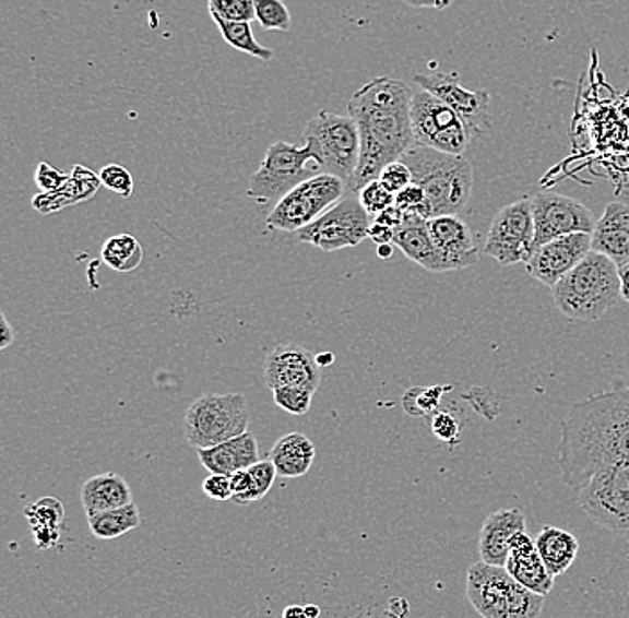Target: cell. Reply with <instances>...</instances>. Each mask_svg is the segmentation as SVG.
I'll list each match as a JSON object with an SVG mask.
<instances>
[{
	"label": "cell",
	"instance_id": "5",
	"mask_svg": "<svg viewBox=\"0 0 629 618\" xmlns=\"http://www.w3.org/2000/svg\"><path fill=\"white\" fill-rule=\"evenodd\" d=\"M467 599L482 618H538L546 597L522 586L505 567L477 561L467 572Z\"/></svg>",
	"mask_w": 629,
	"mask_h": 618
},
{
	"label": "cell",
	"instance_id": "24",
	"mask_svg": "<svg viewBox=\"0 0 629 618\" xmlns=\"http://www.w3.org/2000/svg\"><path fill=\"white\" fill-rule=\"evenodd\" d=\"M100 187L103 182L98 174L83 165H75L64 187L56 192H39L31 204L41 215H50V213L61 212L64 207L75 206V204L94 199Z\"/></svg>",
	"mask_w": 629,
	"mask_h": 618
},
{
	"label": "cell",
	"instance_id": "35",
	"mask_svg": "<svg viewBox=\"0 0 629 618\" xmlns=\"http://www.w3.org/2000/svg\"><path fill=\"white\" fill-rule=\"evenodd\" d=\"M356 197H358V201L361 202V206L365 207V212L369 213L372 218L383 212V210H387V207L392 206L393 202H395V195L390 193L389 190L381 185L379 179L367 182V185L356 193Z\"/></svg>",
	"mask_w": 629,
	"mask_h": 618
},
{
	"label": "cell",
	"instance_id": "7",
	"mask_svg": "<svg viewBox=\"0 0 629 618\" xmlns=\"http://www.w3.org/2000/svg\"><path fill=\"white\" fill-rule=\"evenodd\" d=\"M249 429V409L244 393H207L190 404L185 415V437L199 449L240 437Z\"/></svg>",
	"mask_w": 629,
	"mask_h": 618
},
{
	"label": "cell",
	"instance_id": "18",
	"mask_svg": "<svg viewBox=\"0 0 629 618\" xmlns=\"http://www.w3.org/2000/svg\"><path fill=\"white\" fill-rule=\"evenodd\" d=\"M428 226L446 272L463 271L479 261V252L471 227L460 216H435L429 218Z\"/></svg>",
	"mask_w": 629,
	"mask_h": 618
},
{
	"label": "cell",
	"instance_id": "31",
	"mask_svg": "<svg viewBox=\"0 0 629 618\" xmlns=\"http://www.w3.org/2000/svg\"><path fill=\"white\" fill-rule=\"evenodd\" d=\"M104 263L117 272L137 271L143 261V247L133 235H115L100 249Z\"/></svg>",
	"mask_w": 629,
	"mask_h": 618
},
{
	"label": "cell",
	"instance_id": "19",
	"mask_svg": "<svg viewBox=\"0 0 629 618\" xmlns=\"http://www.w3.org/2000/svg\"><path fill=\"white\" fill-rule=\"evenodd\" d=\"M505 569L513 580L533 590L535 594L546 597L555 589V575L550 574L546 563L542 560L536 550L535 540L527 535V531H521L511 538L510 556H508Z\"/></svg>",
	"mask_w": 629,
	"mask_h": 618
},
{
	"label": "cell",
	"instance_id": "16",
	"mask_svg": "<svg viewBox=\"0 0 629 618\" xmlns=\"http://www.w3.org/2000/svg\"><path fill=\"white\" fill-rule=\"evenodd\" d=\"M590 252H592L590 233L560 236L544 246L536 247L526 263V271L531 277L541 281L542 285L553 288L561 277H566L572 269L580 265Z\"/></svg>",
	"mask_w": 629,
	"mask_h": 618
},
{
	"label": "cell",
	"instance_id": "48",
	"mask_svg": "<svg viewBox=\"0 0 629 618\" xmlns=\"http://www.w3.org/2000/svg\"><path fill=\"white\" fill-rule=\"evenodd\" d=\"M15 342V331L11 329L10 322L5 319L4 313H0V348L10 347Z\"/></svg>",
	"mask_w": 629,
	"mask_h": 618
},
{
	"label": "cell",
	"instance_id": "4",
	"mask_svg": "<svg viewBox=\"0 0 629 618\" xmlns=\"http://www.w3.org/2000/svg\"><path fill=\"white\" fill-rule=\"evenodd\" d=\"M401 162L408 165L413 182L426 193L429 218L458 215L467 207L474 187V170L465 157L415 145L401 157Z\"/></svg>",
	"mask_w": 629,
	"mask_h": 618
},
{
	"label": "cell",
	"instance_id": "25",
	"mask_svg": "<svg viewBox=\"0 0 629 618\" xmlns=\"http://www.w3.org/2000/svg\"><path fill=\"white\" fill-rule=\"evenodd\" d=\"M81 502L86 515H94L98 511L117 510L133 502V494L128 482L115 472H106L90 477L81 488Z\"/></svg>",
	"mask_w": 629,
	"mask_h": 618
},
{
	"label": "cell",
	"instance_id": "53",
	"mask_svg": "<svg viewBox=\"0 0 629 618\" xmlns=\"http://www.w3.org/2000/svg\"><path fill=\"white\" fill-rule=\"evenodd\" d=\"M306 617L308 618H319L320 617V608L317 604H308L305 606Z\"/></svg>",
	"mask_w": 629,
	"mask_h": 618
},
{
	"label": "cell",
	"instance_id": "52",
	"mask_svg": "<svg viewBox=\"0 0 629 618\" xmlns=\"http://www.w3.org/2000/svg\"><path fill=\"white\" fill-rule=\"evenodd\" d=\"M378 255L381 260H390L393 255V243H383V246H378Z\"/></svg>",
	"mask_w": 629,
	"mask_h": 618
},
{
	"label": "cell",
	"instance_id": "26",
	"mask_svg": "<svg viewBox=\"0 0 629 618\" xmlns=\"http://www.w3.org/2000/svg\"><path fill=\"white\" fill-rule=\"evenodd\" d=\"M314 443L302 432H288L272 447L271 460L277 468V476L297 479L310 472L313 465Z\"/></svg>",
	"mask_w": 629,
	"mask_h": 618
},
{
	"label": "cell",
	"instance_id": "22",
	"mask_svg": "<svg viewBox=\"0 0 629 618\" xmlns=\"http://www.w3.org/2000/svg\"><path fill=\"white\" fill-rule=\"evenodd\" d=\"M393 246L401 249L413 263L423 266L424 271L435 274L446 272L437 247L432 243L428 218L417 213H404L403 224L393 231Z\"/></svg>",
	"mask_w": 629,
	"mask_h": 618
},
{
	"label": "cell",
	"instance_id": "12",
	"mask_svg": "<svg viewBox=\"0 0 629 618\" xmlns=\"http://www.w3.org/2000/svg\"><path fill=\"white\" fill-rule=\"evenodd\" d=\"M370 224V215L365 212L358 197H344L295 235L297 240L320 251L336 252L364 243L369 238Z\"/></svg>",
	"mask_w": 629,
	"mask_h": 618
},
{
	"label": "cell",
	"instance_id": "36",
	"mask_svg": "<svg viewBox=\"0 0 629 618\" xmlns=\"http://www.w3.org/2000/svg\"><path fill=\"white\" fill-rule=\"evenodd\" d=\"M98 177H100L103 187L108 188L109 192L117 193V195L123 197V199H129V197L133 195V176H131L128 168L122 167V165H118V163L106 165V167L98 173Z\"/></svg>",
	"mask_w": 629,
	"mask_h": 618
},
{
	"label": "cell",
	"instance_id": "2",
	"mask_svg": "<svg viewBox=\"0 0 629 618\" xmlns=\"http://www.w3.org/2000/svg\"><path fill=\"white\" fill-rule=\"evenodd\" d=\"M413 90L401 79L376 78L351 97L347 109L358 126V170L349 182L356 193L376 181L390 163L399 162L415 147L412 128Z\"/></svg>",
	"mask_w": 629,
	"mask_h": 618
},
{
	"label": "cell",
	"instance_id": "15",
	"mask_svg": "<svg viewBox=\"0 0 629 618\" xmlns=\"http://www.w3.org/2000/svg\"><path fill=\"white\" fill-rule=\"evenodd\" d=\"M418 88L426 90L429 94L448 104L449 108L456 111L467 126L471 136H482L490 129V94L488 92H472L460 83L456 74H418L413 78Z\"/></svg>",
	"mask_w": 629,
	"mask_h": 618
},
{
	"label": "cell",
	"instance_id": "46",
	"mask_svg": "<svg viewBox=\"0 0 629 618\" xmlns=\"http://www.w3.org/2000/svg\"><path fill=\"white\" fill-rule=\"evenodd\" d=\"M369 238L376 246H383V243H393V229L390 227L381 226L372 222L369 229Z\"/></svg>",
	"mask_w": 629,
	"mask_h": 618
},
{
	"label": "cell",
	"instance_id": "21",
	"mask_svg": "<svg viewBox=\"0 0 629 618\" xmlns=\"http://www.w3.org/2000/svg\"><path fill=\"white\" fill-rule=\"evenodd\" d=\"M592 251L614 261L615 265L629 263V206L625 202H609L592 231Z\"/></svg>",
	"mask_w": 629,
	"mask_h": 618
},
{
	"label": "cell",
	"instance_id": "37",
	"mask_svg": "<svg viewBox=\"0 0 629 618\" xmlns=\"http://www.w3.org/2000/svg\"><path fill=\"white\" fill-rule=\"evenodd\" d=\"M210 15H218L224 20L236 22H252L256 20L254 0H210Z\"/></svg>",
	"mask_w": 629,
	"mask_h": 618
},
{
	"label": "cell",
	"instance_id": "27",
	"mask_svg": "<svg viewBox=\"0 0 629 618\" xmlns=\"http://www.w3.org/2000/svg\"><path fill=\"white\" fill-rule=\"evenodd\" d=\"M535 547L555 578L566 574L580 552L578 538L569 531L555 527V525L542 527L541 533L535 536Z\"/></svg>",
	"mask_w": 629,
	"mask_h": 618
},
{
	"label": "cell",
	"instance_id": "11",
	"mask_svg": "<svg viewBox=\"0 0 629 618\" xmlns=\"http://www.w3.org/2000/svg\"><path fill=\"white\" fill-rule=\"evenodd\" d=\"M412 128L417 145L440 153L463 156L471 143L467 126L456 111L423 88L413 90Z\"/></svg>",
	"mask_w": 629,
	"mask_h": 618
},
{
	"label": "cell",
	"instance_id": "45",
	"mask_svg": "<svg viewBox=\"0 0 629 618\" xmlns=\"http://www.w3.org/2000/svg\"><path fill=\"white\" fill-rule=\"evenodd\" d=\"M404 213L399 210L395 204L392 206L387 207L383 212L379 213V215L373 216V221L376 224H381V226L390 227V229H397L401 224H403Z\"/></svg>",
	"mask_w": 629,
	"mask_h": 618
},
{
	"label": "cell",
	"instance_id": "33",
	"mask_svg": "<svg viewBox=\"0 0 629 618\" xmlns=\"http://www.w3.org/2000/svg\"><path fill=\"white\" fill-rule=\"evenodd\" d=\"M258 24L266 31H290V11L281 0H254Z\"/></svg>",
	"mask_w": 629,
	"mask_h": 618
},
{
	"label": "cell",
	"instance_id": "44",
	"mask_svg": "<svg viewBox=\"0 0 629 618\" xmlns=\"http://www.w3.org/2000/svg\"><path fill=\"white\" fill-rule=\"evenodd\" d=\"M229 477H232L233 501L240 506L252 504V477L249 471L247 468L238 471Z\"/></svg>",
	"mask_w": 629,
	"mask_h": 618
},
{
	"label": "cell",
	"instance_id": "14",
	"mask_svg": "<svg viewBox=\"0 0 629 618\" xmlns=\"http://www.w3.org/2000/svg\"><path fill=\"white\" fill-rule=\"evenodd\" d=\"M535 222V249L560 236L594 231V215L585 204L558 193H536L531 197Z\"/></svg>",
	"mask_w": 629,
	"mask_h": 618
},
{
	"label": "cell",
	"instance_id": "40",
	"mask_svg": "<svg viewBox=\"0 0 629 618\" xmlns=\"http://www.w3.org/2000/svg\"><path fill=\"white\" fill-rule=\"evenodd\" d=\"M393 204L403 213H417L429 221L428 199H426L423 188L415 182L404 188L403 192H399Z\"/></svg>",
	"mask_w": 629,
	"mask_h": 618
},
{
	"label": "cell",
	"instance_id": "49",
	"mask_svg": "<svg viewBox=\"0 0 629 618\" xmlns=\"http://www.w3.org/2000/svg\"><path fill=\"white\" fill-rule=\"evenodd\" d=\"M619 277H620V295H622V300L629 302V263L628 265L620 266Z\"/></svg>",
	"mask_w": 629,
	"mask_h": 618
},
{
	"label": "cell",
	"instance_id": "43",
	"mask_svg": "<svg viewBox=\"0 0 629 618\" xmlns=\"http://www.w3.org/2000/svg\"><path fill=\"white\" fill-rule=\"evenodd\" d=\"M202 491L212 501H229L233 499L232 477L222 474H210L202 483Z\"/></svg>",
	"mask_w": 629,
	"mask_h": 618
},
{
	"label": "cell",
	"instance_id": "51",
	"mask_svg": "<svg viewBox=\"0 0 629 618\" xmlns=\"http://www.w3.org/2000/svg\"><path fill=\"white\" fill-rule=\"evenodd\" d=\"M314 358H317V364H319V367H330V365H333L334 361V354L333 353H320L317 354V356H314Z\"/></svg>",
	"mask_w": 629,
	"mask_h": 618
},
{
	"label": "cell",
	"instance_id": "29",
	"mask_svg": "<svg viewBox=\"0 0 629 618\" xmlns=\"http://www.w3.org/2000/svg\"><path fill=\"white\" fill-rule=\"evenodd\" d=\"M90 531L98 540H115L142 525V515L134 502L117 510L98 511L88 515Z\"/></svg>",
	"mask_w": 629,
	"mask_h": 618
},
{
	"label": "cell",
	"instance_id": "3",
	"mask_svg": "<svg viewBox=\"0 0 629 618\" xmlns=\"http://www.w3.org/2000/svg\"><path fill=\"white\" fill-rule=\"evenodd\" d=\"M550 292L563 317L578 322H594L603 319L622 299L619 266L606 255L592 251Z\"/></svg>",
	"mask_w": 629,
	"mask_h": 618
},
{
	"label": "cell",
	"instance_id": "13",
	"mask_svg": "<svg viewBox=\"0 0 629 618\" xmlns=\"http://www.w3.org/2000/svg\"><path fill=\"white\" fill-rule=\"evenodd\" d=\"M535 252V222L531 212V199L501 207L491 221L485 240V254L502 266L526 265Z\"/></svg>",
	"mask_w": 629,
	"mask_h": 618
},
{
	"label": "cell",
	"instance_id": "30",
	"mask_svg": "<svg viewBox=\"0 0 629 618\" xmlns=\"http://www.w3.org/2000/svg\"><path fill=\"white\" fill-rule=\"evenodd\" d=\"M213 22L221 31L222 38L227 45H232L233 49L244 55L252 56V58L261 59V61H271L274 58V52L269 47L256 39L254 31H252L251 22H236V20H224L218 15H212Z\"/></svg>",
	"mask_w": 629,
	"mask_h": 618
},
{
	"label": "cell",
	"instance_id": "10",
	"mask_svg": "<svg viewBox=\"0 0 629 618\" xmlns=\"http://www.w3.org/2000/svg\"><path fill=\"white\" fill-rule=\"evenodd\" d=\"M578 502L595 524L614 535L629 536V462L595 472L578 490Z\"/></svg>",
	"mask_w": 629,
	"mask_h": 618
},
{
	"label": "cell",
	"instance_id": "20",
	"mask_svg": "<svg viewBox=\"0 0 629 618\" xmlns=\"http://www.w3.org/2000/svg\"><path fill=\"white\" fill-rule=\"evenodd\" d=\"M521 531H526V519H524V513L517 508L499 510L488 515L483 522L479 542H477L482 561L505 567L510 556L511 538Z\"/></svg>",
	"mask_w": 629,
	"mask_h": 618
},
{
	"label": "cell",
	"instance_id": "42",
	"mask_svg": "<svg viewBox=\"0 0 629 618\" xmlns=\"http://www.w3.org/2000/svg\"><path fill=\"white\" fill-rule=\"evenodd\" d=\"M70 174L61 173L58 168L52 167L49 163H39L36 167L35 182L39 192H56L59 188L64 187L69 181Z\"/></svg>",
	"mask_w": 629,
	"mask_h": 618
},
{
	"label": "cell",
	"instance_id": "23",
	"mask_svg": "<svg viewBox=\"0 0 629 618\" xmlns=\"http://www.w3.org/2000/svg\"><path fill=\"white\" fill-rule=\"evenodd\" d=\"M197 456L210 474L222 476H233L235 472L246 471L260 462L258 442L249 431L210 449H199Z\"/></svg>",
	"mask_w": 629,
	"mask_h": 618
},
{
	"label": "cell",
	"instance_id": "9",
	"mask_svg": "<svg viewBox=\"0 0 629 618\" xmlns=\"http://www.w3.org/2000/svg\"><path fill=\"white\" fill-rule=\"evenodd\" d=\"M347 182L333 174L320 173L299 182L285 197L275 202L266 216V227L272 231L297 233L336 202L344 199Z\"/></svg>",
	"mask_w": 629,
	"mask_h": 618
},
{
	"label": "cell",
	"instance_id": "38",
	"mask_svg": "<svg viewBox=\"0 0 629 618\" xmlns=\"http://www.w3.org/2000/svg\"><path fill=\"white\" fill-rule=\"evenodd\" d=\"M252 477V502H258L271 491L274 486L277 468L271 460H260L247 468Z\"/></svg>",
	"mask_w": 629,
	"mask_h": 618
},
{
	"label": "cell",
	"instance_id": "1",
	"mask_svg": "<svg viewBox=\"0 0 629 618\" xmlns=\"http://www.w3.org/2000/svg\"><path fill=\"white\" fill-rule=\"evenodd\" d=\"M629 462V387L597 393L570 407L561 424V479L581 490L595 472Z\"/></svg>",
	"mask_w": 629,
	"mask_h": 618
},
{
	"label": "cell",
	"instance_id": "34",
	"mask_svg": "<svg viewBox=\"0 0 629 618\" xmlns=\"http://www.w3.org/2000/svg\"><path fill=\"white\" fill-rule=\"evenodd\" d=\"M313 395V392L302 388L283 387L272 390L274 403L290 415H306L310 412Z\"/></svg>",
	"mask_w": 629,
	"mask_h": 618
},
{
	"label": "cell",
	"instance_id": "47",
	"mask_svg": "<svg viewBox=\"0 0 629 618\" xmlns=\"http://www.w3.org/2000/svg\"><path fill=\"white\" fill-rule=\"evenodd\" d=\"M406 4L418 8V10L443 11L451 8L452 0H404Z\"/></svg>",
	"mask_w": 629,
	"mask_h": 618
},
{
	"label": "cell",
	"instance_id": "6",
	"mask_svg": "<svg viewBox=\"0 0 629 618\" xmlns=\"http://www.w3.org/2000/svg\"><path fill=\"white\" fill-rule=\"evenodd\" d=\"M320 173H322L320 157L310 143L299 147L294 143L275 142L266 148L263 162L252 174L247 197L261 204L277 202L299 182Z\"/></svg>",
	"mask_w": 629,
	"mask_h": 618
},
{
	"label": "cell",
	"instance_id": "39",
	"mask_svg": "<svg viewBox=\"0 0 629 618\" xmlns=\"http://www.w3.org/2000/svg\"><path fill=\"white\" fill-rule=\"evenodd\" d=\"M378 179L390 193L397 195L399 192H403L404 188L412 185L413 174L408 165L399 159V162L387 165V167L381 170V174H379Z\"/></svg>",
	"mask_w": 629,
	"mask_h": 618
},
{
	"label": "cell",
	"instance_id": "17",
	"mask_svg": "<svg viewBox=\"0 0 629 618\" xmlns=\"http://www.w3.org/2000/svg\"><path fill=\"white\" fill-rule=\"evenodd\" d=\"M263 379L269 390L294 387L317 392L322 381L319 364L308 348L281 344L266 354Z\"/></svg>",
	"mask_w": 629,
	"mask_h": 618
},
{
	"label": "cell",
	"instance_id": "50",
	"mask_svg": "<svg viewBox=\"0 0 629 618\" xmlns=\"http://www.w3.org/2000/svg\"><path fill=\"white\" fill-rule=\"evenodd\" d=\"M283 618H308L306 617L305 606H297V604H292V606H286L283 609Z\"/></svg>",
	"mask_w": 629,
	"mask_h": 618
},
{
	"label": "cell",
	"instance_id": "41",
	"mask_svg": "<svg viewBox=\"0 0 629 618\" xmlns=\"http://www.w3.org/2000/svg\"><path fill=\"white\" fill-rule=\"evenodd\" d=\"M431 431L435 432V437L438 440L454 445V443L460 442L462 426H460V420L452 413L438 409L431 417Z\"/></svg>",
	"mask_w": 629,
	"mask_h": 618
},
{
	"label": "cell",
	"instance_id": "32",
	"mask_svg": "<svg viewBox=\"0 0 629 618\" xmlns=\"http://www.w3.org/2000/svg\"><path fill=\"white\" fill-rule=\"evenodd\" d=\"M452 387H415L404 393V412L412 417H429L438 412L443 393Z\"/></svg>",
	"mask_w": 629,
	"mask_h": 618
},
{
	"label": "cell",
	"instance_id": "8",
	"mask_svg": "<svg viewBox=\"0 0 629 618\" xmlns=\"http://www.w3.org/2000/svg\"><path fill=\"white\" fill-rule=\"evenodd\" d=\"M305 143H310L319 154L322 173L344 179L349 187L358 170L361 151L358 126L353 117L331 114L328 109L320 111L306 126Z\"/></svg>",
	"mask_w": 629,
	"mask_h": 618
},
{
	"label": "cell",
	"instance_id": "28",
	"mask_svg": "<svg viewBox=\"0 0 629 618\" xmlns=\"http://www.w3.org/2000/svg\"><path fill=\"white\" fill-rule=\"evenodd\" d=\"M24 513L38 549H52L59 544L64 519L63 502L56 497H41L33 504L25 506Z\"/></svg>",
	"mask_w": 629,
	"mask_h": 618
}]
</instances>
